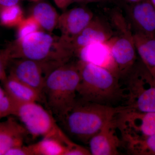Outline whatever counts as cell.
<instances>
[{"label":"cell","instance_id":"obj_1","mask_svg":"<svg viewBox=\"0 0 155 155\" xmlns=\"http://www.w3.org/2000/svg\"><path fill=\"white\" fill-rule=\"evenodd\" d=\"M123 107H114L77 97L57 121L67 135L88 143L90 140L108 121L114 119Z\"/></svg>","mask_w":155,"mask_h":155},{"label":"cell","instance_id":"obj_2","mask_svg":"<svg viewBox=\"0 0 155 155\" xmlns=\"http://www.w3.org/2000/svg\"><path fill=\"white\" fill-rule=\"evenodd\" d=\"M13 59L23 58L54 67L68 63L75 55L66 40L39 30L10 45Z\"/></svg>","mask_w":155,"mask_h":155},{"label":"cell","instance_id":"obj_3","mask_svg":"<svg viewBox=\"0 0 155 155\" xmlns=\"http://www.w3.org/2000/svg\"><path fill=\"white\" fill-rule=\"evenodd\" d=\"M81 79L77 62L62 64L48 74L41 93L51 114L56 120L62 116L77 97Z\"/></svg>","mask_w":155,"mask_h":155},{"label":"cell","instance_id":"obj_4","mask_svg":"<svg viewBox=\"0 0 155 155\" xmlns=\"http://www.w3.org/2000/svg\"><path fill=\"white\" fill-rule=\"evenodd\" d=\"M77 64L81 76L77 97L86 101L110 105L111 102L124 96L119 78L110 71L80 60Z\"/></svg>","mask_w":155,"mask_h":155},{"label":"cell","instance_id":"obj_5","mask_svg":"<svg viewBox=\"0 0 155 155\" xmlns=\"http://www.w3.org/2000/svg\"><path fill=\"white\" fill-rule=\"evenodd\" d=\"M18 117L27 132L33 138L41 137L56 139L66 148L71 147L75 143L58 125L54 117L37 102L17 105L15 116Z\"/></svg>","mask_w":155,"mask_h":155},{"label":"cell","instance_id":"obj_6","mask_svg":"<svg viewBox=\"0 0 155 155\" xmlns=\"http://www.w3.org/2000/svg\"><path fill=\"white\" fill-rule=\"evenodd\" d=\"M126 108L141 112H155V81L143 64L134 66L126 75Z\"/></svg>","mask_w":155,"mask_h":155},{"label":"cell","instance_id":"obj_7","mask_svg":"<svg viewBox=\"0 0 155 155\" xmlns=\"http://www.w3.org/2000/svg\"><path fill=\"white\" fill-rule=\"evenodd\" d=\"M112 25L116 32L107 42L118 67L120 78L124 77L133 68L136 60L133 33L130 24L122 16L114 19Z\"/></svg>","mask_w":155,"mask_h":155},{"label":"cell","instance_id":"obj_8","mask_svg":"<svg viewBox=\"0 0 155 155\" xmlns=\"http://www.w3.org/2000/svg\"><path fill=\"white\" fill-rule=\"evenodd\" d=\"M122 142L146 137L155 134V112H141L125 106L115 117Z\"/></svg>","mask_w":155,"mask_h":155},{"label":"cell","instance_id":"obj_9","mask_svg":"<svg viewBox=\"0 0 155 155\" xmlns=\"http://www.w3.org/2000/svg\"><path fill=\"white\" fill-rule=\"evenodd\" d=\"M14 59L17 60L11 66L9 75L35 90L41 95L47 76L54 68L29 59Z\"/></svg>","mask_w":155,"mask_h":155},{"label":"cell","instance_id":"obj_10","mask_svg":"<svg viewBox=\"0 0 155 155\" xmlns=\"http://www.w3.org/2000/svg\"><path fill=\"white\" fill-rule=\"evenodd\" d=\"M126 15L134 32L155 38V8L150 0L129 4Z\"/></svg>","mask_w":155,"mask_h":155},{"label":"cell","instance_id":"obj_11","mask_svg":"<svg viewBox=\"0 0 155 155\" xmlns=\"http://www.w3.org/2000/svg\"><path fill=\"white\" fill-rule=\"evenodd\" d=\"M115 34L112 24L106 19L94 16L87 26L79 34L70 41L76 52L81 48L90 44L106 42Z\"/></svg>","mask_w":155,"mask_h":155},{"label":"cell","instance_id":"obj_12","mask_svg":"<svg viewBox=\"0 0 155 155\" xmlns=\"http://www.w3.org/2000/svg\"><path fill=\"white\" fill-rule=\"evenodd\" d=\"M116 117V116H115ZM115 117L106 123L97 134L89 141V151L93 155L120 154L122 140L116 135Z\"/></svg>","mask_w":155,"mask_h":155},{"label":"cell","instance_id":"obj_13","mask_svg":"<svg viewBox=\"0 0 155 155\" xmlns=\"http://www.w3.org/2000/svg\"><path fill=\"white\" fill-rule=\"evenodd\" d=\"M76 55L80 61L105 68L120 78L118 67L107 41L87 45L78 50Z\"/></svg>","mask_w":155,"mask_h":155},{"label":"cell","instance_id":"obj_14","mask_svg":"<svg viewBox=\"0 0 155 155\" xmlns=\"http://www.w3.org/2000/svg\"><path fill=\"white\" fill-rule=\"evenodd\" d=\"M93 13L86 7L73 8L60 15L58 26L61 36L69 39L74 38L87 26L94 17Z\"/></svg>","mask_w":155,"mask_h":155},{"label":"cell","instance_id":"obj_15","mask_svg":"<svg viewBox=\"0 0 155 155\" xmlns=\"http://www.w3.org/2000/svg\"><path fill=\"white\" fill-rule=\"evenodd\" d=\"M28 134L22 124L13 118L0 122V155H5L14 147L23 145Z\"/></svg>","mask_w":155,"mask_h":155},{"label":"cell","instance_id":"obj_16","mask_svg":"<svg viewBox=\"0 0 155 155\" xmlns=\"http://www.w3.org/2000/svg\"><path fill=\"white\" fill-rule=\"evenodd\" d=\"M3 87L17 105L41 101V95L35 90L9 75L2 81Z\"/></svg>","mask_w":155,"mask_h":155},{"label":"cell","instance_id":"obj_17","mask_svg":"<svg viewBox=\"0 0 155 155\" xmlns=\"http://www.w3.org/2000/svg\"><path fill=\"white\" fill-rule=\"evenodd\" d=\"M31 16L35 19L41 28L51 32L58 26L60 15L50 4L40 2L33 6Z\"/></svg>","mask_w":155,"mask_h":155},{"label":"cell","instance_id":"obj_18","mask_svg":"<svg viewBox=\"0 0 155 155\" xmlns=\"http://www.w3.org/2000/svg\"><path fill=\"white\" fill-rule=\"evenodd\" d=\"M137 52L149 70L155 69V38L134 32Z\"/></svg>","mask_w":155,"mask_h":155},{"label":"cell","instance_id":"obj_19","mask_svg":"<svg viewBox=\"0 0 155 155\" xmlns=\"http://www.w3.org/2000/svg\"><path fill=\"white\" fill-rule=\"evenodd\" d=\"M127 152L134 155H155V134L123 142Z\"/></svg>","mask_w":155,"mask_h":155},{"label":"cell","instance_id":"obj_20","mask_svg":"<svg viewBox=\"0 0 155 155\" xmlns=\"http://www.w3.org/2000/svg\"><path fill=\"white\" fill-rule=\"evenodd\" d=\"M32 155H64L66 147L56 139L44 138L40 141L29 145Z\"/></svg>","mask_w":155,"mask_h":155},{"label":"cell","instance_id":"obj_21","mask_svg":"<svg viewBox=\"0 0 155 155\" xmlns=\"http://www.w3.org/2000/svg\"><path fill=\"white\" fill-rule=\"evenodd\" d=\"M23 19V11L18 4L0 9V23L3 26H18Z\"/></svg>","mask_w":155,"mask_h":155},{"label":"cell","instance_id":"obj_22","mask_svg":"<svg viewBox=\"0 0 155 155\" xmlns=\"http://www.w3.org/2000/svg\"><path fill=\"white\" fill-rule=\"evenodd\" d=\"M17 107L4 87L0 86V119L11 115L15 116Z\"/></svg>","mask_w":155,"mask_h":155},{"label":"cell","instance_id":"obj_23","mask_svg":"<svg viewBox=\"0 0 155 155\" xmlns=\"http://www.w3.org/2000/svg\"><path fill=\"white\" fill-rule=\"evenodd\" d=\"M17 40L24 38L31 34L40 30L41 27L32 16L23 19L18 25Z\"/></svg>","mask_w":155,"mask_h":155},{"label":"cell","instance_id":"obj_24","mask_svg":"<svg viewBox=\"0 0 155 155\" xmlns=\"http://www.w3.org/2000/svg\"><path fill=\"white\" fill-rule=\"evenodd\" d=\"M13 60L11 47L0 50V81L2 82L7 77L6 69L11 61Z\"/></svg>","mask_w":155,"mask_h":155},{"label":"cell","instance_id":"obj_25","mask_svg":"<svg viewBox=\"0 0 155 155\" xmlns=\"http://www.w3.org/2000/svg\"><path fill=\"white\" fill-rule=\"evenodd\" d=\"M5 155H32L29 146L14 147L8 150Z\"/></svg>","mask_w":155,"mask_h":155},{"label":"cell","instance_id":"obj_26","mask_svg":"<svg viewBox=\"0 0 155 155\" xmlns=\"http://www.w3.org/2000/svg\"><path fill=\"white\" fill-rule=\"evenodd\" d=\"M59 8L64 9L73 3L72 0H53Z\"/></svg>","mask_w":155,"mask_h":155},{"label":"cell","instance_id":"obj_27","mask_svg":"<svg viewBox=\"0 0 155 155\" xmlns=\"http://www.w3.org/2000/svg\"><path fill=\"white\" fill-rule=\"evenodd\" d=\"M19 1V0H0V9L4 7L18 4Z\"/></svg>","mask_w":155,"mask_h":155},{"label":"cell","instance_id":"obj_28","mask_svg":"<svg viewBox=\"0 0 155 155\" xmlns=\"http://www.w3.org/2000/svg\"><path fill=\"white\" fill-rule=\"evenodd\" d=\"M109 1V0H86L85 4H88L91 3L101 2H105V1Z\"/></svg>","mask_w":155,"mask_h":155},{"label":"cell","instance_id":"obj_29","mask_svg":"<svg viewBox=\"0 0 155 155\" xmlns=\"http://www.w3.org/2000/svg\"><path fill=\"white\" fill-rule=\"evenodd\" d=\"M125 1H126L127 2L129 3V4H134V3L140 2V1H142V0H125Z\"/></svg>","mask_w":155,"mask_h":155},{"label":"cell","instance_id":"obj_30","mask_svg":"<svg viewBox=\"0 0 155 155\" xmlns=\"http://www.w3.org/2000/svg\"><path fill=\"white\" fill-rule=\"evenodd\" d=\"M149 71L150 73H151L155 81V69H152V70H149Z\"/></svg>","mask_w":155,"mask_h":155},{"label":"cell","instance_id":"obj_31","mask_svg":"<svg viewBox=\"0 0 155 155\" xmlns=\"http://www.w3.org/2000/svg\"><path fill=\"white\" fill-rule=\"evenodd\" d=\"M73 2H77V3H81V2H85L86 0H72Z\"/></svg>","mask_w":155,"mask_h":155},{"label":"cell","instance_id":"obj_32","mask_svg":"<svg viewBox=\"0 0 155 155\" xmlns=\"http://www.w3.org/2000/svg\"><path fill=\"white\" fill-rule=\"evenodd\" d=\"M150 1L155 8V0H150Z\"/></svg>","mask_w":155,"mask_h":155},{"label":"cell","instance_id":"obj_33","mask_svg":"<svg viewBox=\"0 0 155 155\" xmlns=\"http://www.w3.org/2000/svg\"><path fill=\"white\" fill-rule=\"evenodd\" d=\"M30 1H39V0H30Z\"/></svg>","mask_w":155,"mask_h":155}]
</instances>
